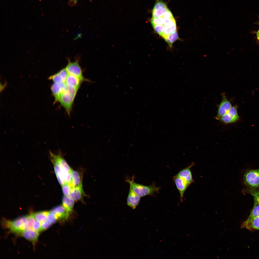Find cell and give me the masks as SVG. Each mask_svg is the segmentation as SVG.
<instances>
[{
	"mask_svg": "<svg viewBox=\"0 0 259 259\" xmlns=\"http://www.w3.org/2000/svg\"><path fill=\"white\" fill-rule=\"evenodd\" d=\"M173 179L179 192L181 201L182 202L183 200L184 192L189 185L185 180L176 175L174 177Z\"/></svg>",
	"mask_w": 259,
	"mask_h": 259,
	"instance_id": "ba28073f",
	"label": "cell"
},
{
	"mask_svg": "<svg viewBox=\"0 0 259 259\" xmlns=\"http://www.w3.org/2000/svg\"><path fill=\"white\" fill-rule=\"evenodd\" d=\"M20 234L27 239L32 242L33 244H35L36 242L39 235L38 232L33 230H26Z\"/></svg>",
	"mask_w": 259,
	"mask_h": 259,
	"instance_id": "e0dca14e",
	"label": "cell"
},
{
	"mask_svg": "<svg viewBox=\"0 0 259 259\" xmlns=\"http://www.w3.org/2000/svg\"><path fill=\"white\" fill-rule=\"evenodd\" d=\"M47 219L51 224L54 223L57 221L54 214L51 211H50L48 215Z\"/></svg>",
	"mask_w": 259,
	"mask_h": 259,
	"instance_id": "f1b7e54d",
	"label": "cell"
},
{
	"mask_svg": "<svg viewBox=\"0 0 259 259\" xmlns=\"http://www.w3.org/2000/svg\"><path fill=\"white\" fill-rule=\"evenodd\" d=\"M140 197L136 194L130 188L127 199V204L132 209H135L138 205Z\"/></svg>",
	"mask_w": 259,
	"mask_h": 259,
	"instance_id": "4fadbf2b",
	"label": "cell"
},
{
	"mask_svg": "<svg viewBox=\"0 0 259 259\" xmlns=\"http://www.w3.org/2000/svg\"><path fill=\"white\" fill-rule=\"evenodd\" d=\"M166 4L161 1H157L155 4L153 10L167 7Z\"/></svg>",
	"mask_w": 259,
	"mask_h": 259,
	"instance_id": "4316f807",
	"label": "cell"
},
{
	"mask_svg": "<svg viewBox=\"0 0 259 259\" xmlns=\"http://www.w3.org/2000/svg\"><path fill=\"white\" fill-rule=\"evenodd\" d=\"M33 214L36 220L39 222L40 224L47 220V216L43 214V212H37Z\"/></svg>",
	"mask_w": 259,
	"mask_h": 259,
	"instance_id": "cb8c5ba5",
	"label": "cell"
},
{
	"mask_svg": "<svg viewBox=\"0 0 259 259\" xmlns=\"http://www.w3.org/2000/svg\"><path fill=\"white\" fill-rule=\"evenodd\" d=\"M51 211L54 214L57 221H63L69 217L63 206H58L54 208Z\"/></svg>",
	"mask_w": 259,
	"mask_h": 259,
	"instance_id": "5bb4252c",
	"label": "cell"
},
{
	"mask_svg": "<svg viewBox=\"0 0 259 259\" xmlns=\"http://www.w3.org/2000/svg\"><path fill=\"white\" fill-rule=\"evenodd\" d=\"M70 172L72 177L71 187L79 185L82 182V180L79 173L77 171L71 169Z\"/></svg>",
	"mask_w": 259,
	"mask_h": 259,
	"instance_id": "d6986e66",
	"label": "cell"
},
{
	"mask_svg": "<svg viewBox=\"0 0 259 259\" xmlns=\"http://www.w3.org/2000/svg\"><path fill=\"white\" fill-rule=\"evenodd\" d=\"M81 81L77 77L68 74L65 84L67 86L73 87L78 90L81 84Z\"/></svg>",
	"mask_w": 259,
	"mask_h": 259,
	"instance_id": "ac0fdd59",
	"label": "cell"
},
{
	"mask_svg": "<svg viewBox=\"0 0 259 259\" xmlns=\"http://www.w3.org/2000/svg\"><path fill=\"white\" fill-rule=\"evenodd\" d=\"M243 179L244 183L247 188H258L259 187V168L246 171L244 174Z\"/></svg>",
	"mask_w": 259,
	"mask_h": 259,
	"instance_id": "3957f363",
	"label": "cell"
},
{
	"mask_svg": "<svg viewBox=\"0 0 259 259\" xmlns=\"http://www.w3.org/2000/svg\"><path fill=\"white\" fill-rule=\"evenodd\" d=\"M68 73L65 68L60 70L57 73L52 75L49 79L52 81L54 83H65Z\"/></svg>",
	"mask_w": 259,
	"mask_h": 259,
	"instance_id": "8fae6325",
	"label": "cell"
},
{
	"mask_svg": "<svg viewBox=\"0 0 259 259\" xmlns=\"http://www.w3.org/2000/svg\"><path fill=\"white\" fill-rule=\"evenodd\" d=\"M73 0L74 1H77V0Z\"/></svg>",
	"mask_w": 259,
	"mask_h": 259,
	"instance_id": "e575fe53",
	"label": "cell"
},
{
	"mask_svg": "<svg viewBox=\"0 0 259 259\" xmlns=\"http://www.w3.org/2000/svg\"><path fill=\"white\" fill-rule=\"evenodd\" d=\"M194 164V163H192L188 166L180 171L176 175L186 181L189 185L193 181L190 168Z\"/></svg>",
	"mask_w": 259,
	"mask_h": 259,
	"instance_id": "7c38bea8",
	"label": "cell"
},
{
	"mask_svg": "<svg viewBox=\"0 0 259 259\" xmlns=\"http://www.w3.org/2000/svg\"><path fill=\"white\" fill-rule=\"evenodd\" d=\"M165 20L163 16H161L158 18H152L150 22L153 27L157 25L163 24Z\"/></svg>",
	"mask_w": 259,
	"mask_h": 259,
	"instance_id": "d4e9b609",
	"label": "cell"
},
{
	"mask_svg": "<svg viewBox=\"0 0 259 259\" xmlns=\"http://www.w3.org/2000/svg\"><path fill=\"white\" fill-rule=\"evenodd\" d=\"M222 100L218 105L217 115L215 117L216 119L225 114L232 106L230 102L224 94H222Z\"/></svg>",
	"mask_w": 259,
	"mask_h": 259,
	"instance_id": "52a82bcc",
	"label": "cell"
},
{
	"mask_svg": "<svg viewBox=\"0 0 259 259\" xmlns=\"http://www.w3.org/2000/svg\"><path fill=\"white\" fill-rule=\"evenodd\" d=\"M52 224L47 220L42 223L41 225L43 230L48 228Z\"/></svg>",
	"mask_w": 259,
	"mask_h": 259,
	"instance_id": "d6a6232c",
	"label": "cell"
},
{
	"mask_svg": "<svg viewBox=\"0 0 259 259\" xmlns=\"http://www.w3.org/2000/svg\"><path fill=\"white\" fill-rule=\"evenodd\" d=\"M4 221L5 226L14 232L20 234L28 230L27 216L19 218L13 221Z\"/></svg>",
	"mask_w": 259,
	"mask_h": 259,
	"instance_id": "277c9868",
	"label": "cell"
},
{
	"mask_svg": "<svg viewBox=\"0 0 259 259\" xmlns=\"http://www.w3.org/2000/svg\"><path fill=\"white\" fill-rule=\"evenodd\" d=\"M236 106H232L228 111L223 116L216 119L226 124L235 123L238 120V115Z\"/></svg>",
	"mask_w": 259,
	"mask_h": 259,
	"instance_id": "5b68a950",
	"label": "cell"
},
{
	"mask_svg": "<svg viewBox=\"0 0 259 259\" xmlns=\"http://www.w3.org/2000/svg\"><path fill=\"white\" fill-rule=\"evenodd\" d=\"M61 186L64 196H69L71 187V184L69 183H65Z\"/></svg>",
	"mask_w": 259,
	"mask_h": 259,
	"instance_id": "484cf974",
	"label": "cell"
},
{
	"mask_svg": "<svg viewBox=\"0 0 259 259\" xmlns=\"http://www.w3.org/2000/svg\"><path fill=\"white\" fill-rule=\"evenodd\" d=\"M241 228L250 230H259V216L247 218L241 224Z\"/></svg>",
	"mask_w": 259,
	"mask_h": 259,
	"instance_id": "30bf717a",
	"label": "cell"
},
{
	"mask_svg": "<svg viewBox=\"0 0 259 259\" xmlns=\"http://www.w3.org/2000/svg\"><path fill=\"white\" fill-rule=\"evenodd\" d=\"M259 216V205L254 202L253 206L248 218Z\"/></svg>",
	"mask_w": 259,
	"mask_h": 259,
	"instance_id": "603a6c76",
	"label": "cell"
},
{
	"mask_svg": "<svg viewBox=\"0 0 259 259\" xmlns=\"http://www.w3.org/2000/svg\"><path fill=\"white\" fill-rule=\"evenodd\" d=\"M162 16L165 20L171 19L174 17L172 13L169 9Z\"/></svg>",
	"mask_w": 259,
	"mask_h": 259,
	"instance_id": "1f68e13d",
	"label": "cell"
},
{
	"mask_svg": "<svg viewBox=\"0 0 259 259\" xmlns=\"http://www.w3.org/2000/svg\"><path fill=\"white\" fill-rule=\"evenodd\" d=\"M165 27L164 25L163 24L156 26L153 27L155 31L160 35L162 33Z\"/></svg>",
	"mask_w": 259,
	"mask_h": 259,
	"instance_id": "4dcf8cb0",
	"label": "cell"
},
{
	"mask_svg": "<svg viewBox=\"0 0 259 259\" xmlns=\"http://www.w3.org/2000/svg\"><path fill=\"white\" fill-rule=\"evenodd\" d=\"M33 230L38 232L43 230L39 222L36 220L33 226Z\"/></svg>",
	"mask_w": 259,
	"mask_h": 259,
	"instance_id": "83f0119b",
	"label": "cell"
},
{
	"mask_svg": "<svg viewBox=\"0 0 259 259\" xmlns=\"http://www.w3.org/2000/svg\"><path fill=\"white\" fill-rule=\"evenodd\" d=\"M78 90L74 87L66 85L60 98L59 102L69 115H70L72 110L73 103Z\"/></svg>",
	"mask_w": 259,
	"mask_h": 259,
	"instance_id": "6da1fadb",
	"label": "cell"
},
{
	"mask_svg": "<svg viewBox=\"0 0 259 259\" xmlns=\"http://www.w3.org/2000/svg\"><path fill=\"white\" fill-rule=\"evenodd\" d=\"M65 68L68 74L77 77L81 81L85 80L82 69L77 61L73 62H69Z\"/></svg>",
	"mask_w": 259,
	"mask_h": 259,
	"instance_id": "8992f818",
	"label": "cell"
},
{
	"mask_svg": "<svg viewBox=\"0 0 259 259\" xmlns=\"http://www.w3.org/2000/svg\"><path fill=\"white\" fill-rule=\"evenodd\" d=\"M167 7L153 10L152 12V18H158L162 16L168 10Z\"/></svg>",
	"mask_w": 259,
	"mask_h": 259,
	"instance_id": "7402d4cb",
	"label": "cell"
},
{
	"mask_svg": "<svg viewBox=\"0 0 259 259\" xmlns=\"http://www.w3.org/2000/svg\"><path fill=\"white\" fill-rule=\"evenodd\" d=\"M74 200L70 196H64L62 199L63 206L65 209L69 217L72 211Z\"/></svg>",
	"mask_w": 259,
	"mask_h": 259,
	"instance_id": "2e32d148",
	"label": "cell"
},
{
	"mask_svg": "<svg viewBox=\"0 0 259 259\" xmlns=\"http://www.w3.org/2000/svg\"><path fill=\"white\" fill-rule=\"evenodd\" d=\"M175 24H176V22L173 17L171 19L165 20L163 24L165 26L169 27Z\"/></svg>",
	"mask_w": 259,
	"mask_h": 259,
	"instance_id": "f546056e",
	"label": "cell"
},
{
	"mask_svg": "<svg viewBox=\"0 0 259 259\" xmlns=\"http://www.w3.org/2000/svg\"><path fill=\"white\" fill-rule=\"evenodd\" d=\"M243 190L244 192L252 196L254 199V202L259 205V188L251 189L247 188Z\"/></svg>",
	"mask_w": 259,
	"mask_h": 259,
	"instance_id": "ffe728a7",
	"label": "cell"
},
{
	"mask_svg": "<svg viewBox=\"0 0 259 259\" xmlns=\"http://www.w3.org/2000/svg\"><path fill=\"white\" fill-rule=\"evenodd\" d=\"M178 38V34L177 32L176 31L169 35L164 39L169 46L171 47L173 43Z\"/></svg>",
	"mask_w": 259,
	"mask_h": 259,
	"instance_id": "44dd1931",
	"label": "cell"
},
{
	"mask_svg": "<svg viewBox=\"0 0 259 259\" xmlns=\"http://www.w3.org/2000/svg\"><path fill=\"white\" fill-rule=\"evenodd\" d=\"M256 35L257 38L259 41V28L257 32Z\"/></svg>",
	"mask_w": 259,
	"mask_h": 259,
	"instance_id": "836d02e7",
	"label": "cell"
},
{
	"mask_svg": "<svg viewBox=\"0 0 259 259\" xmlns=\"http://www.w3.org/2000/svg\"><path fill=\"white\" fill-rule=\"evenodd\" d=\"M83 194L82 182L78 186L71 187L69 196L74 200L78 201L81 199Z\"/></svg>",
	"mask_w": 259,
	"mask_h": 259,
	"instance_id": "9a60e30c",
	"label": "cell"
},
{
	"mask_svg": "<svg viewBox=\"0 0 259 259\" xmlns=\"http://www.w3.org/2000/svg\"><path fill=\"white\" fill-rule=\"evenodd\" d=\"M66 86L65 83H53L51 86L52 94L54 98V102H59L60 96Z\"/></svg>",
	"mask_w": 259,
	"mask_h": 259,
	"instance_id": "9c48e42d",
	"label": "cell"
},
{
	"mask_svg": "<svg viewBox=\"0 0 259 259\" xmlns=\"http://www.w3.org/2000/svg\"><path fill=\"white\" fill-rule=\"evenodd\" d=\"M133 178L131 180L128 179L127 181L130 184V188L140 197L152 195L155 192H158L159 190V187L153 184L146 186L136 183L134 182Z\"/></svg>",
	"mask_w": 259,
	"mask_h": 259,
	"instance_id": "7a4b0ae2",
	"label": "cell"
}]
</instances>
